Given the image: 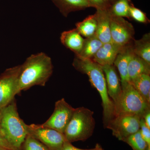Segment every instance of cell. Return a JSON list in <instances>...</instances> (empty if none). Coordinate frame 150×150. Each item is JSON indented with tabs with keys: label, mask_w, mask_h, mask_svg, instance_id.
I'll list each match as a JSON object with an SVG mask.
<instances>
[{
	"label": "cell",
	"mask_w": 150,
	"mask_h": 150,
	"mask_svg": "<svg viewBox=\"0 0 150 150\" xmlns=\"http://www.w3.org/2000/svg\"><path fill=\"white\" fill-rule=\"evenodd\" d=\"M51 58L43 52L32 54L21 65L17 95L33 86H45L53 72Z\"/></svg>",
	"instance_id": "obj_1"
},
{
	"label": "cell",
	"mask_w": 150,
	"mask_h": 150,
	"mask_svg": "<svg viewBox=\"0 0 150 150\" xmlns=\"http://www.w3.org/2000/svg\"><path fill=\"white\" fill-rule=\"evenodd\" d=\"M73 66L77 71L88 76L91 86L99 93L103 108V123L105 128L114 117V103L108 93L105 77L102 66L91 59H81L75 57Z\"/></svg>",
	"instance_id": "obj_2"
},
{
	"label": "cell",
	"mask_w": 150,
	"mask_h": 150,
	"mask_svg": "<svg viewBox=\"0 0 150 150\" xmlns=\"http://www.w3.org/2000/svg\"><path fill=\"white\" fill-rule=\"evenodd\" d=\"M27 124L20 117L15 99L2 109L0 132L13 148L21 150L28 135Z\"/></svg>",
	"instance_id": "obj_3"
},
{
	"label": "cell",
	"mask_w": 150,
	"mask_h": 150,
	"mask_svg": "<svg viewBox=\"0 0 150 150\" xmlns=\"http://www.w3.org/2000/svg\"><path fill=\"white\" fill-rule=\"evenodd\" d=\"M93 112L85 107L75 108L64 135L70 143L85 141L92 136L95 127Z\"/></svg>",
	"instance_id": "obj_4"
},
{
	"label": "cell",
	"mask_w": 150,
	"mask_h": 150,
	"mask_svg": "<svg viewBox=\"0 0 150 150\" xmlns=\"http://www.w3.org/2000/svg\"><path fill=\"white\" fill-rule=\"evenodd\" d=\"M114 105V117L122 114H132L142 117L150 109V103L131 83L122 88L121 95Z\"/></svg>",
	"instance_id": "obj_5"
},
{
	"label": "cell",
	"mask_w": 150,
	"mask_h": 150,
	"mask_svg": "<svg viewBox=\"0 0 150 150\" xmlns=\"http://www.w3.org/2000/svg\"><path fill=\"white\" fill-rule=\"evenodd\" d=\"M27 130L28 135L38 140L49 150H62L67 141L64 134L42 124L28 125Z\"/></svg>",
	"instance_id": "obj_6"
},
{
	"label": "cell",
	"mask_w": 150,
	"mask_h": 150,
	"mask_svg": "<svg viewBox=\"0 0 150 150\" xmlns=\"http://www.w3.org/2000/svg\"><path fill=\"white\" fill-rule=\"evenodd\" d=\"M142 117L132 114L115 116L108 124L113 136L123 142L126 138L139 131L140 119Z\"/></svg>",
	"instance_id": "obj_7"
},
{
	"label": "cell",
	"mask_w": 150,
	"mask_h": 150,
	"mask_svg": "<svg viewBox=\"0 0 150 150\" xmlns=\"http://www.w3.org/2000/svg\"><path fill=\"white\" fill-rule=\"evenodd\" d=\"M21 65L6 70L0 76V110L11 103L17 95Z\"/></svg>",
	"instance_id": "obj_8"
},
{
	"label": "cell",
	"mask_w": 150,
	"mask_h": 150,
	"mask_svg": "<svg viewBox=\"0 0 150 150\" xmlns=\"http://www.w3.org/2000/svg\"><path fill=\"white\" fill-rule=\"evenodd\" d=\"M110 32L111 41L121 47L133 43L134 40L133 25L123 18L112 16L110 14Z\"/></svg>",
	"instance_id": "obj_9"
},
{
	"label": "cell",
	"mask_w": 150,
	"mask_h": 150,
	"mask_svg": "<svg viewBox=\"0 0 150 150\" xmlns=\"http://www.w3.org/2000/svg\"><path fill=\"white\" fill-rule=\"evenodd\" d=\"M74 110L75 108L69 104L64 98L57 100L55 103L54 112L42 125L64 134Z\"/></svg>",
	"instance_id": "obj_10"
},
{
	"label": "cell",
	"mask_w": 150,
	"mask_h": 150,
	"mask_svg": "<svg viewBox=\"0 0 150 150\" xmlns=\"http://www.w3.org/2000/svg\"><path fill=\"white\" fill-rule=\"evenodd\" d=\"M134 54L132 43L122 47L113 63L119 72L122 88L130 83L128 76V65Z\"/></svg>",
	"instance_id": "obj_11"
},
{
	"label": "cell",
	"mask_w": 150,
	"mask_h": 150,
	"mask_svg": "<svg viewBox=\"0 0 150 150\" xmlns=\"http://www.w3.org/2000/svg\"><path fill=\"white\" fill-rule=\"evenodd\" d=\"M102 67L106 81L108 93L114 103L122 92L121 80L114 65H104Z\"/></svg>",
	"instance_id": "obj_12"
},
{
	"label": "cell",
	"mask_w": 150,
	"mask_h": 150,
	"mask_svg": "<svg viewBox=\"0 0 150 150\" xmlns=\"http://www.w3.org/2000/svg\"><path fill=\"white\" fill-rule=\"evenodd\" d=\"M97 28L95 35L103 43L111 42L110 32V14L108 9H97L94 14Z\"/></svg>",
	"instance_id": "obj_13"
},
{
	"label": "cell",
	"mask_w": 150,
	"mask_h": 150,
	"mask_svg": "<svg viewBox=\"0 0 150 150\" xmlns=\"http://www.w3.org/2000/svg\"><path fill=\"white\" fill-rule=\"evenodd\" d=\"M122 47L112 41L103 43L91 60L101 66L113 65L115 58Z\"/></svg>",
	"instance_id": "obj_14"
},
{
	"label": "cell",
	"mask_w": 150,
	"mask_h": 150,
	"mask_svg": "<svg viewBox=\"0 0 150 150\" xmlns=\"http://www.w3.org/2000/svg\"><path fill=\"white\" fill-rule=\"evenodd\" d=\"M61 43L66 48L78 55L82 48L84 39L76 28L64 31L60 36Z\"/></svg>",
	"instance_id": "obj_15"
},
{
	"label": "cell",
	"mask_w": 150,
	"mask_h": 150,
	"mask_svg": "<svg viewBox=\"0 0 150 150\" xmlns=\"http://www.w3.org/2000/svg\"><path fill=\"white\" fill-rule=\"evenodd\" d=\"M65 17L71 13L91 7L87 0H51Z\"/></svg>",
	"instance_id": "obj_16"
},
{
	"label": "cell",
	"mask_w": 150,
	"mask_h": 150,
	"mask_svg": "<svg viewBox=\"0 0 150 150\" xmlns=\"http://www.w3.org/2000/svg\"><path fill=\"white\" fill-rule=\"evenodd\" d=\"M128 74L130 82L142 74L150 75V64L134 54L128 65Z\"/></svg>",
	"instance_id": "obj_17"
},
{
	"label": "cell",
	"mask_w": 150,
	"mask_h": 150,
	"mask_svg": "<svg viewBox=\"0 0 150 150\" xmlns=\"http://www.w3.org/2000/svg\"><path fill=\"white\" fill-rule=\"evenodd\" d=\"M103 43L95 35L86 38L80 52L75 57L81 59H92Z\"/></svg>",
	"instance_id": "obj_18"
},
{
	"label": "cell",
	"mask_w": 150,
	"mask_h": 150,
	"mask_svg": "<svg viewBox=\"0 0 150 150\" xmlns=\"http://www.w3.org/2000/svg\"><path fill=\"white\" fill-rule=\"evenodd\" d=\"M134 54L150 64V33H146L139 40L133 42Z\"/></svg>",
	"instance_id": "obj_19"
},
{
	"label": "cell",
	"mask_w": 150,
	"mask_h": 150,
	"mask_svg": "<svg viewBox=\"0 0 150 150\" xmlns=\"http://www.w3.org/2000/svg\"><path fill=\"white\" fill-rule=\"evenodd\" d=\"M76 26V29L82 36L88 38L95 35L97 21L94 14L88 16L83 21L77 23Z\"/></svg>",
	"instance_id": "obj_20"
},
{
	"label": "cell",
	"mask_w": 150,
	"mask_h": 150,
	"mask_svg": "<svg viewBox=\"0 0 150 150\" xmlns=\"http://www.w3.org/2000/svg\"><path fill=\"white\" fill-rule=\"evenodd\" d=\"M130 83L145 99L150 103V75L146 74L140 75L131 81Z\"/></svg>",
	"instance_id": "obj_21"
},
{
	"label": "cell",
	"mask_w": 150,
	"mask_h": 150,
	"mask_svg": "<svg viewBox=\"0 0 150 150\" xmlns=\"http://www.w3.org/2000/svg\"><path fill=\"white\" fill-rule=\"evenodd\" d=\"M131 4L130 0H116L111 4L108 10L112 16L130 19L129 7Z\"/></svg>",
	"instance_id": "obj_22"
},
{
	"label": "cell",
	"mask_w": 150,
	"mask_h": 150,
	"mask_svg": "<svg viewBox=\"0 0 150 150\" xmlns=\"http://www.w3.org/2000/svg\"><path fill=\"white\" fill-rule=\"evenodd\" d=\"M123 142L127 143L133 150H146L149 146L139 131L127 137Z\"/></svg>",
	"instance_id": "obj_23"
},
{
	"label": "cell",
	"mask_w": 150,
	"mask_h": 150,
	"mask_svg": "<svg viewBox=\"0 0 150 150\" xmlns=\"http://www.w3.org/2000/svg\"><path fill=\"white\" fill-rule=\"evenodd\" d=\"M21 150H49L38 140L29 135L25 138Z\"/></svg>",
	"instance_id": "obj_24"
},
{
	"label": "cell",
	"mask_w": 150,
	"mask_h": 150,
	"mask_svg": "<svg viewBox=\"0 0 150 150\" xmlns=\"http://www.w3.org/2000/svg\"><path fill=\"white\" fill-rule=\"evenodd\" d=\"M129 14L131 18L138 22L144 24H148L150 23L149 19L148 18L146 14L140 9L134 6L132 4L129 7Z\"/></svg>",
	"instance_id": "obj_25"
},
{
	"label": "cell",
	"mask_w": 150,
	"mask_h": 150,
	"mask_svg": "<svg viewBox=\"0 0 150 150\" xmlns=\"http://www.w3.org/2000/svg\"><path fill=\"white\" fill-rule=\"evenodd\" d=\"M139 131L143 139L150 146V129L146 126L142 117L140 119Z\"/></svg>",
	"instance_id": "obj_26"
},
{
	"label": "cell",
	"mask_w": 150,
	"mask_h": 150,
	"mask_svg": "<svg viewBox=\"0 0 150 150\" xmlns=\"http://www.w3.org/2000/svg\"><path fill=\"white\" fill-rule=\"evenodd\" d=\"M91 7L96 9H108L111 4L108 0H87Z\"/></svg>",
	"instance_id": "obj_27"
},
{
	"label": "cell",
	"mask_w": 150,
	"mask_h": 150,
	"mask_svg": "<svg viewBox=\"0 0 150 150\" xmlns=\"http://www.w3.org/2000/svg\"><path fill=\"white\" fill-rule=\"evenodd\" d=\"M61 150H103V149L101 146L98 144H96L95 147L93 149H81L76 147L73 146L71 143L67 141Z\"/></svg>",
	"instance_id": "obj_28"
},
{
	"label": "cell",
	"mask_w": 150,
	"mask_h": 150,
	"mask_svg": "<svg viewBox=\"0 0 150 150\" xmlns=\"http://www.w3.org/2000/svg\"><path fill=\"white\" fill-rule=\"evenodd\" d=\"M0 147L4 148L9 150H17L13 148L7 142L6 140L3 137L2 134L0 132Z\"/></svg>",
	"instance_id": "obj_29"
},
{
	"label": "cell",
	"mask_w": 150,
	"mask_h": 150,
	"mask_svg": "<svg viewBox=\"0 0 150 150\" xmlns=\"http://www.w3.org/2000/svg\"><path fill=\"white\" fill-rule=\"evenodd\" d=\"M142 118L144 119L146 126L150 129V109L145 112L142 116Z\"/></svg>",
	"instance_id": "obj_30"
},
{
	"label": "cell",
	"mask_w": 150,
	"mask_h": 150,
	"mask_svg": "<svg viewBox=\"0 0 150 150\" xmlns=\"http://www.w3.org/2000/svg\"><path fill=\"white\" fill-rule=\"evenodd\" d=\"M108 1H109L111 4H112V3L116 1V0H108Z\"/></svg>",
	"instance_id": "obj_31"
},
{
	"label": "cell",
	"mask_w": 150,
	"mask_h": 150,
	"mask_svg": "<svg viewBox=\"0 0 150 150\" xmlns=\"http://www.w3.org/2000/svg\"><path fill=\"white\" fill-rule=\"evenodd\" d=\"M2 109H1V110H0V121H1V118Z\"/></svg>",
	"instance_id": "obj_32"
},
{
	"label": "cell",
	"mask_w": 150,
	"mask_h": 150,
	"mask_svg": "<svg viewBox=\"0 0 150 150\" xmlns=\"http://www.w3.org/2000/svg\"><path fill=\"white\" fill-rule=\"evenodd\" d=\"M0 150H9L7 149H4V148L0 147Z\"/></svg>",
	"instance_id": "obj_33"
},
{
	"label": "cell",
	"mask_w": 150,
	"mask_h": 150,
	"mask_svg": "<svg viewBox=\"0 0 150 150\" xmlns=\"http://www.w3.org/2000/svg\"><path fill=\"white\" fill-rule=\"evenodd\" d=\"M146 150H150V146H148Z\"/></svg>",
	"instance_id": "obj_34"
}]
</instances>
